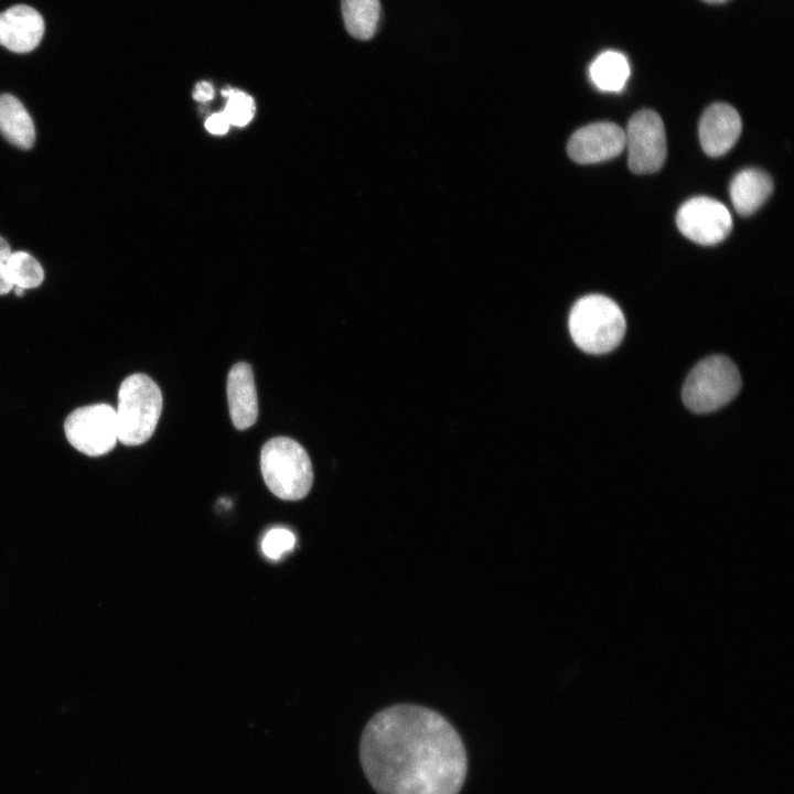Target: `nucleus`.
<instances>
[{
    "instance_id": "obj_1",
    "label": "nucleus",
    "mask_w": 794,
    "mask_h": 794,
    "mask_svg": "<svg viewBox=\"0 0 794 794\" xmlns=\"http://www.w3.org/2000/svg\"><path fill=\"white\" fill-rule=\"evenodd\" d=\"M360 759L378 794H459L468 771L454 727L437 711L410 704L387 707L371 718Z\"/></svg>"
},
{
    "instance_id": "obj_2",
    "label": "nucleus",
    "mask_w": 794,
    "mask_h": 794,
    "mask_svg": "<svg viewBox=\"0 0 794 794\" xmlns=\"http://www.w3.org/2000/svg\"><path fill=\"white\" fill-rule=\"evenodd\" d=\"M569 332L576 345L591 354L614 350L625 333V319L620 307L602 294H589L572 307Z\"/></svg>"
},
{
    "instance_id": "obj_3",
    "label": "nucleus",
    "mask_w": 794,
    "mask_h": 794,
    "mask_svg": "<svg viewBox=\"0 0 794 794\" xmlns=\"http://www.w3.org/2000/svg\"><path fill=\"white\" fill-rule=\"evenodd\" d=\"M116 410L118 441L133 447L153 434L162 410L159 386L147 375L136 373L124 379Z\"/></svg>"
},
{
    "instance_id": "obj_4",
    "label": "nucleus",
    "mask_w": 794,
    "mask_h": 794,
    "mask_svg": "<svg viewBox=\"0 0 794 794\" xmlns=\"http://www.w3.org/2000/svg\"><path fill=\"white\" fill-rule=\"evenodd\" d=\"M260 468L270 492L285 501L303 498L313 483L311 461L297 441L287 437L270 439L262 447Z\"/></svg>"
},
{
    "instance_id": "obj_5",
    "label": "nucleus",
    "mask_w": 794,
    "mask_h": 794,
    "mask_svg": "<svg viewBox=\"0 0 794 794\" xmlns=\"http://www.w3.org/2000/svg\"><path fill=\"white\" fill-rule=\"evenodd\" d=\"M741 384L740 373L731 360L711 355L688 374L683 386V401L693 412H710L731 401Z\"/></svg>"
},
{
    "instance_id": "obj_6",
    "label": "nucleus",
    "mask_w": 794,
    "mask_h": 794,
    "mask_svg": "<svg viewBox=\"0 0 794 794\" xmlns=\"http://www.w3.org/2000/svg\"><path fill=\"white\" fill-rule=\"evenodd\" d=\"M67 441L79 452L99 457L118 441L116 410L107 404H94L72 411L65 422Z\"/></svg>"
},
{
    "instance_id": "obj_7",
    "label": "nucleus",
    "mask_w": 794,
    "mask_h": 794,
    "mask_svg": "<svg viewBox=\"0 0 794 794\" xmlns=\"http://www.w3.org/2000/svg\"><path fill=\"white\" fill-rule=\"evenodd\" d=\"M624 135L627 163L633 173H653L663 167L667 153L666 135L657 112L651 109L637 111L629 120Z\"/></svg>"
},
{
    "instance_id": "obj_8",
    "label": "nucleus",
    "mask_w": 794,
    "mask_h": 794,
    "mask_svg": "<svg viewBox=\"0 0 794 794\" xmlns=\"http://www.w3.org/2000/svg\"><path fill=\"white\" fill-rule=\"evenodd\" d=\"M676 224L679 232L699 245H716L731 232L732 218L719 201L697 196L686 201L678 210Z\"/></svg>"
},
{
    "instance_id": "obj_9",
    "label": "nucleus",
    "mask_w": 794,
    "mask_h": 794,
    "mask_svg": "<svg viewBox=\"0 0 794 794\" xmlns=\"http://www.w3.org/2000/svg\"><path fill=\"white\" fill-rule=\"evenodd\" d=\"M625 147L624 130L609 121L594 122L578 129L570 137L567 151L577 163L589 164L610 160Z\"/></svg>"
},
{
    "instance_id": "obj_10",
    "label": "nucleus",
    "mask_w": 794,
    "mask_h": 794,
    "mask_svg": "<svg viewBox=\"0 0 794 794\" xmlns=\"http://www.w3.org/2000/svg\"><path fill=\"white\" fill-rule=\"evenodd\" d=\"M742 129L738 111L730 105L717 103L710 105L699 121V140L709 157H720L737 142Z\"/></svg>"
},
{
    "instance_id": "obj_11",
    "label": "nucleus",
    "mask_w": 794,
    "mask_h": 794,
    "mask_svg": "<svg viewBox=\"0 0 794 794\" xmlns=\"http://www.w3.org/2000/svg\"><path fill=\"white\" fill-rule=\"evenodd\" d=\"M43 33L42 15L29 6L18 4L0 13V44L12 52L34 50Z\"/></svg>"
},
{
    "instance_id": "obj_12",
    "label": "nucleus",
    "mask_w": 794,
    "mask_h": 794,
    "mask_svg": "<svg viewBox=\"0 0 794 794\" xmlns=\"http://www.w3.org/2000/svg\"><path fill=\"white\" fill-rule=\"evenodd\" d=\"M227 398L234 426L244 430L257 420L258 404L254 374L249 364L239 362L228 374Z\"/></svg>"
},
{
    "instance_id": "obj_13",
    "label": "nucleus",
    "mask_w": 794,
    "mask_h": 794,
    "mask_svg": "<svg viewBox=\"0 0 794 794\" xmlns=\"http://www.w3.org/2000/svg\"><path fill=\"white\" fill-rule=\"evenodd\" d=\"M773 191L771 176L754 168L740 171L730 184V197L738 214L748 216L760 208Z\"/></svg>"
},
{
    "instance_id": "obj_14",
    "label": "nucleus",
    "mask_w": 794,
    "mask_h": 794,
    "mask_svg": "<svg viewBox=\"0 0 794 794\" xmlns=\"http://www.w3.org/2000/svg\"><path fill=\"white\" fill-rule=\"evenodd\" d=\"M0 131L12 144L30 149L35 140L33 120L22 103L12 95L0 96Z\"/></svg>"
},
{
    "instance_id": "obj_15",
    "label": "nucleus",
    "mask_w": 794,
    "mask_h": 794,
    "mask_svg": "<svg viewBox=\"0 0 794 794\" xmlns=\"http://www.w3.org/2000/svg\"><path fill=\"white\" fill-rule=\"evenodd\" d=\"M341 8L350 35L362 41L375 35L380 19L379 0H342Z\"/></svg>"
},
{
    "instance_id": "obj_16",
    "label": "nucleus",
    "mask_w": 794,
    "mask_h": 794,
    "mask_svg": "<svg viewBox=\"0 0 794 794\" xmlns=\"http://www.w3.org/2000/svg\"><path fill=\"white\" fill-rule=\"evenodd\" d=\"M589 73L592 83L599 89L620 92L629 78L630 66L622 53L607 51L592 62Z\"/></svg>"
},
{
    "instance_id": "obj_17",
    "label": "nucleus",
    "mask_w": 794,
    "mask_h": 794,
    "mask_svg": "<svg viewBox=\"0 0 794 794\" xmlns=\"http://www.w3.org/2000/svg\"><path fill=\"white\" fill-rule=\"evenodd\" d=\"M11 282L22 289L40 286L44 279V271L40 262L30 254L17 251L6 261Z\"/></svg>"
},
{
    "instance_id": "obj_18",
    "label": "nucleus",
    "mask_w": 794,
    "mask_h": 794,
    "mask_svg": "<svg viewBox=\"0 0 794 794\" xmlns=\"http://www.w3.org/2000/svg\"><path fill=\"white\" fill-rule=\"evenodd\" d=\"M222 95L227 99L224 114L229 124L237 127H244L249 124L256 109L253 97L230 87L223 89Z\"/></svg>"
},
{
    "instance_id": "obj_19",
    "label": "nucleus",
    "mask_w": 794,
    "mask_h": 794,
    "mask_svg": "<svg viewBox=\"0 0 794 794\" xmlns=\"http://www.w3.org/2000/svg\"><path fill=\"white\" fill-rule=\"evenodd\" d=\"M296 544L294 534L283 527H275L269 529L261 541V549L270 559H279L286 552L290 551Z\"/></svg>"
},
{
    "instance_id": "obj_20",
    "label": "nucleus",
    "mask_w": 794,
    "mask_h": 794,
    "mask_svg": "<svg viewBox=\"0 0 794 794\" xmlns=\"http://www.w3.org/2000/svg\"><path fill=\"white\" fill-rule=\"evenodd\" d=\"M229 121L223 112L213 114L205 121V128L213 135H224L229 129Z\"/></svg>"
},
{
    "instance_id": "obj_21",
    "label": "nucleus",
    "mask_w": 794,
    "mask_h": 794,
    "mask_svg": "<svg viewBox=\"0 0 794 794\" xmlns=\"http://www.w3.org/2000/svg\"><path fill=\"white\" fill-rule=\"evenodd\" d=\"M214 97V88L210 82H198L193 90V98L200 103H206Z\"/></svg>"
},
{
    "instance_id": "obj_22",
    "label": "nucleus",
    "mask_w": 794,
    "mask_h": 794,
    "mask_svg": "<svg viewBox=\"0 0 794 794\" xmlns=\"http://www.w3.org/2000/svg\"><path fill=\"white\" fill-rule=\"evenodd\" d=\"M13 287L14 286L9 277L6 262H0V294L8 293Z\"/></svg>"
},
{
    "instance_id": "obj_23",
    "label": "nucleus",
    "mask_w": 794,
    "mask_h": 794,
    "mask_svg": "<svg viewBox=\"0 0 794 794\" xmlns=\"http://www.w3.org/2000/svg\"><path fill=\"white\" fill-rule=\"evenodd\" d=\"M11 255L9 244L0 237V262H6Z\"/></svg>"
},
{
    "instance_id": "obj_24",
    "label": "nucleus",
    "mask_w": 794,
    "mask_h": 794,
    "mask_svg": "<svg viewBox=\"0 0 794 794\" xmlns=\"http://www.w3.org/2000/svg\"><path fill=\"white\" fill-rule=\"evenodd\" d=\"M704 1H706V2H708V3H722V2H726V1H728V0H704Z\"/></svg>"
},
{
    "instance_id": "obj_25",
    "label": "nucleus",
    "mask_w": 794,
    "mask_h": 794,
    "mask_svg": "<svg viewBox=\"0 0 794 794\" xmlns=\"http://www.w3.org/2000/svg\"><path fill=\"white\" fill-rule=\"evenodd\" d=\"M23 291H24V289H22V288H20V287H15V294H17V296H22V294H23Z\"/></svg>"
}]
</instances>
